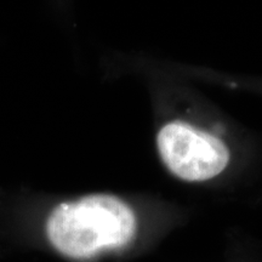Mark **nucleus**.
Listing matches in <instances>:
<instances>
[{
	"mask_svg": "<svg viewBox=\"0 0 262 262\" xmlns=\"http://www.w3.org/2000/svg\"><path fill=\"white\" fill-rule=\"evenodd\" d=\"M139 220L134 209L112 194H91L63 202L51 211L47 234L66 257L90 260L125 249L135 241Z\"/></svg>",
	"mask_w": 262,
	"mask_h": 262,
	"instance_id": "1",
	"label": "nucleus"
},
{
	"mask_svg": "<svg viewBox=\"0 0 262 262\" xmlns=\"http://www.w3.org/2000/svg\"><path fill=\"white\" fill-rule=\"evenodd\" d=\"M157 147L169 171L187 182L214 179L229 162L227 146L217 136L182 120L160 127Z\"/></svg>",
	"mask_w": 262,
	"mask_h": 262,
	"instance_id": "2",
	"label": "nucleus"
}]
</instances>
